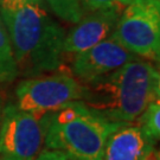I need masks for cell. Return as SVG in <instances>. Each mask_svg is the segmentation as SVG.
Wrapping results in <instances>:
<instances>
[{
  "mask_svg": "<svg viewBox=\"0 0 160 160\" xmlns=\"http://www.w3.org/2000/svg\"><path fill=\"white\" fill-rule=\"evenodd\" d=\"M0 17L7 30L20 76L33 77L61 68L65 32L44 6L24 4L0 7Z\"/></svg>",
  "mask_w": 160,
  "mask_h": 160,
  "instance_id": "1",
  "label": "cell"
},
{
  "mask_svg": "<svg viewBox=\"0 0 160 160\" xmlns=\"http://www.w3.org/2000/svg\"><path fill=\"white\" fill-rule=\"evenodd\" d=\"M159 95L158 69L137 58L106 77L83 84L81 101L110 122L133 123Z\"/></svg>",
  "mask_w": 160,
  "mask_h": 160,
  "instance_id": "2",
  "label": "cell"
},
{
  "mask_svg": "<svg viewBox=\"0 0 160 160\" xmlns=\"http://www.w3.org/2000/svg\"><path fill=\"white\" fill-rule=\"evenodd\" d=\"M120 125L106 120L81 100L71 101L49 115L44 146L76 160H102L107 139Z\"/></svg>",
  "mask_w": 160,
  "mask_h": 160,
  "instance_id": "3",
  "label": "cell"
},
{
  "mask_svg": "<svg viewBox=\"0 0 160 160\" xmlns=\"http://www.w3.org/2000/svg\"><path fill=\"white\" fill-rule=\"evenodd\" d=\"M110 38L137 57L160 59V6L133 0L121 12Z\"/></svg>",
  "mask_w": 160,
  "mask_h": 160,
  "instance_id": "4",
  "label": "cell"
},
{
  "mask_svg": "<svg viewBox=\"0 0 160 160\" xmlns=\"http://www.w3.org/2000/svg\"><path fill=\"white\" fill-rule=\"evenodd\" d=\"M83 95V84L72 75L56 72L38 75L23 80L16 88V106L20 110L43 118L64 104L78 101Z\"/></svg>",
  "mask_w": 160,
  "mask_h": 160,
  "instance_id": "5",
  "label": "cell"
},
{
  "mask_svg": "<svg viewBox=\"0 0 160 160\" xmlns=\"http://www.w3.org/2000/svg\"><path fill=\"white\" fill-rule=\"evenodd\" d=\"M49 115L30 114L8 103L0 121V160H34L43 151Z\"/></svg>",
  "mask_w": 160,
  "mask_h": 160,
  "instance_id": "6",
  "label": "cell"
},
{
  "mask_svg": "<svg viewBox=\"0 0 160 160\" xmlns=\"http://www.w3.org/2000/svg\"><path fill=\"white\" fill-rule=\"evenodd\" d=\"M74 56L71 75L81 84L92 83L139 58L110 37Z\"/></svg>",
  "mask_w": 160,
  "mask_h": 160,
  "instance_id": "7",
  "label": "cell"
},
{
  "mask_svg": "<svg viewBox=\"0 0 160 160\" xmlns=\"http://www.w3.org/2000/svg\"><path fill=\"white\" fill-rule=\"evenodd\" d=\"M122 11L119 8H103L83 16L65 34L64 53H80L109 38Z\"/></svg>",
  "mask_w": 160,
  "mask_h": 160,
  "instance_id": "8",
  "label": "cell"
},
{
  "mask_svg": "<svg viewBox=\"0 0 160 160\" xmlns=\"http://www.w3.org/2000/svg\"><path fill=\"white\" fill-rule=\"evenodd\" d=\"M154 146L137 123H123L108 137L102 160H142Z\"/></svg>",
  "mask_w": 160,
  "mask_h": 160,
  "instance_id": "9",
  "label": "cell"
},
{
  "mask_svg": "<svg viewBox=\"0 0 160 160\" xmlns=\"http://www.w3.org/2000/svg\"><path fill=\"white\" fill-rule=\"evenodd\" d=\"M18 67L13 55L11 42L0 17V86L11 83L17 78Z\"/></svg>",
  "mask_w": 160,
  "mask_h": 160,
  "instance_id": "10",
  "label": "cell"
},
{
  "mask_svg": "<svg viewBox=\"0 0 160 160\" xmlns=\"http://www.w3.org/2000/svg\"><path fill=\"white\" fill-rule=\"evenodd\" d=\"M59 19L76 24L84 16V7L81 0H42Z\"/></svg>",
  "mask_w": 160,
  "mask_h": 160,
  "instance_id": "11",
  "label": "cell"
},
{
  "mask_svg": "<svg viewBox=\"0 0 160 160\" xmlns=\"http://www.w3.org/2000/svg\"><path fill=\"white\" fill-rule=\"evenodd\" d=\"M147 137L157 142L160 137V100H155L146 107L135 121Z\"/></svg>",
  "mask_w": 160,
  "mask_h": 160,
  "instance_id": "12",
  "label": "cell"
},
{
  "mask_svg": "<svg viewBox=\"0 0 160 160\" xmlns=\"http://www.w3.org/2000/svg\"><path fill=\"white\" fill-rule=\"evenodd\" d=\"M84 11H96L103 8H119L123 10L133 0H81Z\"/></svg>",
  "mask_w": 160,
  "mask_h": 160,
  "instance_id": "13",
  "label": "cell"
},
{
  "mask_svg": "<svg viewBox=\"0 0 160 160\" xmlns=\"http://www.w3.org/2000/svg\"><path fill=\"white\" fill-rule=\"evenodd\" d=\"M34 160H76L69 154L57 149H43Z\"/></svg>",
  "mask_w": 160,
  "mask_h": 160,
  "instance_id": "14",
  "label": "cell"
},
{
  "mask_svg": "<svg viewBox=\"0 0 160 160\" xmlns=\"http://www.w3.org/2000/svg\"><path fill=\"white\" fill-rule=\"evenodd\" d=\"M24 4H39L43 5L42 0H0V7H13Z\"/></svg>",
  "mask_w": 160,
  "mask_h": 160,
  "instance_id": "15",
  "label": "cell"
},
{
  "mask_svg": "<svg viewBox=\"0 0 160 160\" xmlns=\"http://www.w3.org/2000/svg\"><path fill=\"white\" fill-rule=\"evenodd\" d=\"M142 160H160L159 151L155 148V146L152 147V148L146 153V155L142 158Z\"/></svg>",
  "mask_w": 160,
  "mask_h": 160,
  "instance_id": "16",
  "label": "cell"
},
{
  "mask_svg": "<svg viewBox=\"0 0 160 160\" xmlns=\"http://www.w3.org/2000/svg\"><path fill=\"white\" fill-rule=\"evenodd\" d=\"M135 1H140V2H145V4H151V5L160 6V0H135Z\"/></svg>",
  "mask_w": 160,
  "mask_h": 160,
  "instance_id": "17",
  "label": "cell"
},
{
  "mask_svg": "<svg viewBox=\"0 0 160 160\" xmlns=\"http://www.w3.org/2000/svg\"><path fill=\"white\" fill-rule=\"evenodd\" d=\"M1 113H2V104H1V98H0V121H1Z\"/></svg>",
  "mask_w": 160,
  "mask_h": 160,
  "instance_id": "18",
  "label": "cell"
}]
</instances>
